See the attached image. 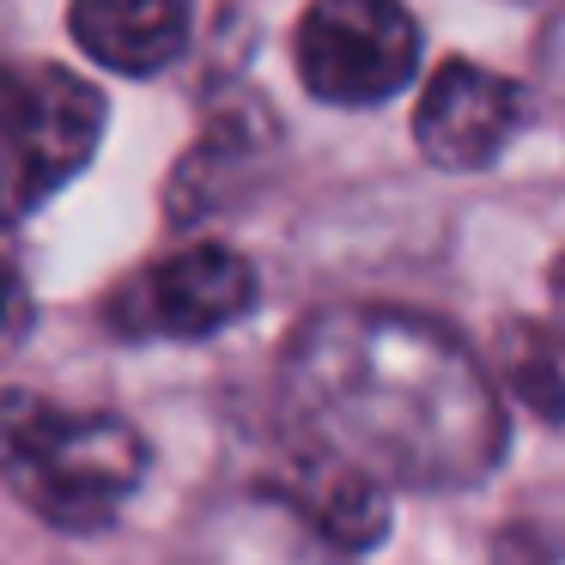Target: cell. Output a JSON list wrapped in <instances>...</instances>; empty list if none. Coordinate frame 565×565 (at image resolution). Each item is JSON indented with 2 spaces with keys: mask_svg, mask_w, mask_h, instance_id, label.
I'll return each mask as SVG.
<instances>
[{
  "mask_svg": "<svg viewBox=\"0 0 565 565\" xmlns=\"http://www.w3.org/2000/svg\"><path fill=\"white\" fill-rule=\"evenodd\" d=\"M292 438L371 468L390 487L462 492L504 462L511 419L487 359L407 305H329L280 359Z\"/></svg>",
  "mask_w": 565,
  "mask_h": 565,
  "instance_id": "1",
  "label": "cell"
},
{
  "mask_svg": "<svg viewBox=\"0 0 565 565\" xmlns=\"http://www.w3.org/2000/svg\"><path fill=\"white\" fill-rule=\"evenodd\" d=\"M0 462H7L13 499L38 523L62 529V535H98L147 487L152 444L122 414L62 407L13 390L7 395Z\"/></svg>",
  "mask_w": 565,
  "mask_h": 565,
  "instance_id": "2",
  "label": "cell"
},
{
  "mask_svg": "<svg viewBox=\"0 0 565 565\" xmlns=\"http://www.w3.org/2000/svg\"><path fill=\"white\" fill-rule=\"evenodd\" d=\"M426 38L407 0H310L292 31L298 86L329 110H377L414 86Z\"/></svg>",
  "mask_w": 565,
  "mask_h": 565,
  "instance_id": "3",
  "label": "cell"
},
{
  "mask_svg": "<svg viewBox=\"0 0 565 565\" xmlns=\"http://www.w3.org/2000/svg\"><path fill=\"white\" fill-rule=\"evenodd\" d=\"M256 298V262L237 256L232 244L195 237V244L116 280V292L104 298V329L116 341H207V334L244 322Z\"/></svg>",
  "mask_w": 565,
  "mask_h": 565,
  "instance_id": "4",
  "label": "cell"
},
{
  "mask_svg": "<svg viewBox=\"0 0 565 565\" xmlns=\"http://www.w3.org/2000/svg\"><path fill=\"white\" fill-rule=\"evenodd\" d=\"M104 140V92L74 67L25 62L7 79V213L25 220L62 195Z\"/></svg>",
  "mask_w": 565,
  "mask_h": 565,
  "instance_id": "5",
  "label": "cell"
},
{
  "mask_svg": "<svg viewBox=\"0 0 565 565\" xmlns=\"http://www.w3.org/2000/svg\"><path fill=\"white\" fill-rule=\"evenodd\" d=\"M529 128H535V92L523 79L450 55L419 92L414 147L426 164L468 177V171H492Z\"/></svg>",
  "mask_w": 565,
  "mask_h": 565,
  "instance_id": "6",
  "label": "cell"
},
{
  "mask_svg": "<svg viewBox=\"0 0 565 565\" xmlns=\"http://www.w3.org/2000/svg\"><path fill=\"white\" fill-rule=\"evenodd\" d=\"M262 492L280 499L341 559H359V553L383 547L390 523H395L390 480H377L371 468L347 462V456L322 450V444H305V438H292V456L262 480Z\"/></svg>",
  "mask_w": 565,
  "mask_h": 565,
  "instance_id": "7",
  "label": "cell"
},
{
  "mask_svg": "<svg viewBox=\"0 0 565 565\" xmlns=\"http://www.w3.org/2000/svg\"><path fill=\"white\" fill-rule=\"evenodd\" d=\"M67 31L98 67L128 79L164 74L195 38V0H74Z\"/></svg>",
  "mask_w": 565,
  "mask_h": 565,
  "instance_id": "8",
  "label": "cell"
},
{
  "mask_svg": "<svg viewBox=\"0 0 565 565\" xmlns=\"http://www.w3.org/2000/svg\"><path fill=\"white\" fill-rule=\"evenodd\" d=\"M274 140V122H268V104H237V110H213L201 147H189V159L177 164L171 177V220L189 225V220H207L237 183L244 171L262 159V147Z\"/></svg>",
  "mask_w": 565,
  "mask_h": 565,
  "instance_id": "9",
  "label": "cell"
},
{
  "mask_svg": "<svg viewBox=\"0 0 565 565\" xmlns=\"http://www.w3.org/2000/svg\"><path fill=\"white\" fill-rule=\"evenodd\" d=\"M499 383L547 426H565V334L541 322H504Z\"/></svg>",
  "mask_w": 565,
  "mask_h": 565,
  "instance_id": "10",
  "label": "cell"
},
{
  "mask_svg": "<svg viewBox=\"0 0 565 565\" xmlns=\"http://www.w3.org/2000/svg\"><path fill=\"white\" fill-rule=\"evenodd\" d=\"M487 565H565V487L541 492L516 516H504Z\"/></svg>",
  "mask_w": 565,
  "mask_h": 565,
  "instance_id": "11",
  "label": "cell"
},
{
  "mask_svg": "<svg viewBox=\"0 0 565 565\" xmlns=\"http://www.w3.org/2000/svg\"><path fill=\"white\" fill-rule=\"evenodd\" d=\"M553 310H559V334H565V262H559V274H553Z\"/></svg>",
  "mask_w": 565,
  "mask_h": 565,
  "instance_id": "12",
  "label": "cell"
}]
</instances>
